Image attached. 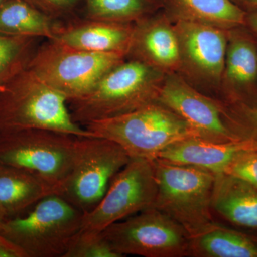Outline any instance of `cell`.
<instances>
[{"instance_id": "obj_1", "label": "cell", "mask_w": 257, "mask_h": 257, "mask_svg": "<svg viewBox=\"0 0 257 257\" xmlns=\"http://www.w3.org/2000/svg\"><path fill=\"white\" fill-rule=\"evenodd\" d=\"M165 76L143 61L126 57L108 71L87 95L69 101L72 119L84 127L157 102Z\"/></svg>"}, {"instance_id": "obj_2", "label": "cell", "mask_w": 257, "mask_h": 257, "mask_svg": "<svg viewBox=\"0 0 257 257\" xmlns=\"http://www.w3.org/2000/svg\"><path fill=\"white\" fill-rule=\"evenodd\" d=\"M68 101L28 68L0 86V133L47 130L93 136L72 119Z\"/></svg>"}, {"instance_id": "obj_3", "label": "cell", "mask_w": 257, "mask_h": 257, "mask_svg": "<svg viewBox=\"0 0 257 257\" xmlns=\"http://www.w3.org/2000/svg\"><path fill=\"white\" fill-rule=\"evenodd\" d=\"M84 128L93 136L119 145L130 159L151 161L177 142L199 138L183 118L158 101L127 114L93 121Z\"/></svg>"}, {"instance_id": "obj_4", "label": "cell", "mask_w": 257, "mask_h": 257, "mask_svg": "<svg viewBox=\"0 0 257 257\" xmlns=\"http://www.w3.org/2000/svg\"><path fill=\"white\" fill-rule=\"evenodd\" d=\"M154 165L158 186L154 207L178 223L190 238L216 222L211 209L215 174L160 158Z\"/></svg>"}, {"instance_id": "obj_5", "label": "cell", "mask_w": 257, "mask_h": 257, "mask_svg": "<svg viewBox=\"0 0 257 257\" xmlns=\"http://www.w3.org/2000/svg\"><path fill=\"white\" fill-rule=\"evenodd\" d=\"M84 213L58 194L42 198L23 215L5 220L0 234L27 257H64L82 229Z\"/></svg>"}, {"instance_id": "obj_6", "label": "cell", "mask_w": 257, "mask_h": 257, "mask_svg": "<svg viewBox=\"0 0 257 257\" xmlns=\"http://www.w3.org/2000/svg\"><path fill=\"white\" fill-rule=\"evenodd\" d=\"M126 57L79 50L52 40L41 42L28 68L69 101L88 93Z\"/></svg>"}, {"instance_id": "obj_7", "label": "cell", "mask_w": 257, "mask_h": 257, "mask_svg": "<svg viewBox=\"0 0 257 257\" xmlns=\"http://www.w3.org/2000/svg\"><path fill=\"white\" fill-rule=\"evenodd\" d=\"M77 138L47 130L0 133V164L30 172L57 194L72 168Z\"/></svg>"}, {"instance_id": "obj_8", "label": "cell", "mask_w": 257, "mask_h": 257, "mask_svg": "<svg viewBox=\"0 0 257 257\" xmlns=\"http://www.w3.org/2000/svg\"><path fill=\"white\" fill-rule=\"evenodd\" d=\"M130 160L114 142L77 137L72 168L57 194L87 214L100 202L112 179Z\"/></svg>"}, {"instance_id": "obj_9", "label": "cell", "mask_w": 257, "mask_h": 257, "mask_svg": "<svg viewBox=\"0 0 257 257\" xmlns=\"http://www.w3.org/2000/svg\"><path fill=\"white\" fill-rule=\"evenodd\" d=\"M120 256H189L190 236L175 220L152 207L110 225L102 231Z\"/></svg>"}, {"instance_id": "obj_10", "label": "cell", "mask_w": 257, "mask_h": 257, "mask_svg": "<svg viewBox=\"0 0 257 257\" xmlns=\"http://www.w3.org/2000/svg\"><path fill=\"white\" fill-rule=\"evenodd\" d=\"M157 190L154 161L130 159L112 179L100 202L84 214L82 229L102 231L114 223L154 207Z\"/></svg>"}, {"instance_id": "obj_11", "label": "cell", "mask_w": 257, "mask_h": 257, "mask_svg": "<svg viewBox=\"0 0 257 257\" xmlns=\"http://www.w3.org/2000/svg\"><path fill=\"white\" fill-rule=\"evenodd\" d=\"M173 23L180 52L177 74L201 92L219 99L228 30L192 22Z\"/></svg>"}, {"instance_id": "obj_12", "label": "cell", "mask_w": 257, "mask_h": 257, "mask_svg": "<svg viewBox=\"0 0 257 257\" xmlns=\"http://www.w3.org/2000/svg\"><path fill=\"white\" fill-rule=\"evenodd\" d=\"M158 102L183 118L198 137L213 143L236 141L222 101L201 92L177 73L167 74Z\"/></svg>"}, {"instance_id": "obj_13", "label": "cell", "mask_w": 257, "mask_h": 257, "mask_svg": "<svg viewBox=\"0 0 257 257\" xmlns=\"http://www.w3.org/2000/svg\"><path fill=\"white\" fill-rule=\"evenodd\" d=\"M257 99V36L245 26L228 30L219 100L224 104Z\"/></svg>"}, {"instance_id": "obj_14", "label": "cell", "mask_w": 257, "mask_h": 257, "mask_svg": "<svg viewBox=\"0 0 257 257\" xmlns=\"http://www.w3.org/2000/svg\"><path fill=\"white\" fill-rule=\"evenodd\" d=\"M150 64L164 73H178L180 52L175 25L164 11L135 23L127 57Z\"/></svg>"}, {"instance_id": "obj_15", "label": "cell", "mask_w": 257, "mask_h": 257, "mask_svg": "<svg viewBox=\"0 0 257 257\" xmlns=\"http://www.w3.org/2000/svg\"><path fill=\"white\" fill-rule=\"evenodd\" d=\"M134 28L135 23L69 18L60 20L52 40L79 50L127 57Z\"/></svg>"}, {"instance_id": "obj_16", "label": "cell", "mask_w": 257, "mask_h": 257, "mask_svg": "<svg viewBox=\"0 0 257 257\" xmlns=\"http://www.w3.org/2000/svg\"><path fill=\"white\" fill-rule=\"evenodd\" d=\"M257 150V143L239 140L217 143L192 137L177 142L161 152L158 158L177 164L192 165L213 173H224L240 152Z\"/></svg>"}, {"instance_id": "obj_17", "label": "cell", "mask_w": 257, "mask_h": 257, "mask_svg": "<svg viewBox=\"0 0 257 257\" xmlns=\"http://www.w3.org/2000/svg\"><path fill=\"white\" fill-rule=\"evenodd\" d=\"M211 209L233 226L257 231V189L242 179L216 174Z\"/></svg>"}, {"instance_id": "obj_18", "label": "cell", "mask_w": 257, "mask_h": 257, "mask_svg": "<svg viewBox=\"0 0 257 257\" xmlns=\"http://www.w3.org/2000/svg\"><path fill=\"white\" fill-rule=\"evenodd\" d=\"M55 189L27 171L0 164V214L5 220L25 214Z\"/></svg>"}, {"instance_id": "obj_19", "label": "cell", "mask_w": 257, "mask_h": 257, "mask_svg": "<svg viewBox=\"0 0 257 257\" xmlns=\"http://www.w3.org/2000/svg\"><path fill=\"white\" fill-rule=\"evenodd\" d=\"M164 13L172 22L187 21L229 30L245 25L246 13L232 0H165Z\"/></svg>"}, {"instance_id": "obj_20", "label": "cell", "mask_w": 257, "mask_h": 257, "mask_svg": "<svg viewBox=\"0 0 257 257\" xmlns=\"http://www.w3.org/2000/svg\"><path fill=\"white\" fill-rule=\"evenodd\" d=\"M189 256L257 257V236L215 222L190 238Z\"/></svg>"}, {"instance_id": "obj_21", "label": "cell", "mask_w": 257, "mask_h": 257, "mask_svg": "<svg viewBox=\"0 0 257 257\" xmlns=\"http://www.w3.org/2000/svg\"><path fill=\"white\" fill-rule=\"evenodd\" d=\"M60 20L47 16L25 0H5L0 5V35L53 40Z\"/></svg>"}, {"instance_id": "obj_22", "label": "cell", "mask_w": 257, "mask_h": 257, "mask_svg": "<svg viewBox=\"0 0 257 257\" xmlns=\"http://www.w3.org/2000/svg\"><path fill=\"white\" fill-rule=\"evenodd\" d=\"M85 18L135 23L162 7L157 0H85Z\"/></svg>"}, {"instance_id": "obj_23", "label": "cell", "mask_w": 257, "mask_h": 257, "mask_svg": "<svg viewBox=\"0 0 257 257\" xmlns=\"http://www.w3.org/2000/svg\"><path fill=\"white\" fill-rule=\"evenodd\" d=\"M42 38L0 35V86L28 68Z\"/></svg>"}, {"instance_id": "obj_24", "label": "cell", "mask_w": 257, "mask_h": 257, "mask_svg": "<svg viewBox=\"0 0 257 257\" xmlns=\"http://www.w3.org/2000/svg\"><path fill=\"white\" fill-rule=\"evenodd\" d=\"M224 104L226 120L235 136L257 143V99Z\"/></svg>"}, {"instance_id": "obj_25", "label": "cell", "mask_w": 257, "mask_h": 257, "mask_svg": "<svg viewBox=\"0 0 257 257\" xmlns=\"http://www.w3.org/2000/svg\"><path fill=\"white\" fill-rule=\"evenodd\" d=\"M64 257H121L106 241L102 231L81 229Z\"/></svg>"}, {"instance_id": "obj_26", "label": "cell", "mask_w": 257, "mask_h": 257, "mask_svg": "<svg viewBox=\"0 0 257 257\" xmlns=\"http://www.w3.org/2000/svg\"><path fill=\"white\" fill-rule=\"evenodd\" d=\"M224 173L242 179L257 189V150L240 152Z\"/></svg>"}, {"instance_id": "obj_27", "label": "cell", "mask_w": 257, "mask_h": 257, "mask_svg": "<svg viewBox=\"0 0 257 257\" xmlns=\"http://www.w3.org/2000/svg\"><path fill=\"white\" fill-rule=\"evenodd\" d=\"M44 14L57 20H67L82 0H25Z\"/></svg>"}, {"instance_id": "obj_28", "label": "cell", "mask_w": 257, "mask_h": 257, "mask_svg": "<svg viewBox=\"0 0 257 257\" xmlns=\"http://www.w3.org/2000/svg\"><path fill=\"white\" fill-rule=\"evenodd\" d=\"M0 257L27 256L21 248L0 234Z\"/></svg>"}, {"instance_id": "obj_29", "label": "cell", "mask_w": 257, "mask_h": 257, "mask_svg": "<svg viewBox=\"0 0 257 257\" xmlns=\"http://www.w3.org/2000/svg\"><path fill=\"white\" fill-rule=\"evenodd\" d=\"M246 13H257V0H232Z\"/></svg>"}, {"instance_id": "obj_30", "label": "cell", "mask_w": 257, "mask_h": 257, "mask_svg": "<svg viewBox=\"0 0 257 257\" xmlns=\"http://www.w3.org/2000/svg\"><path fill=\"white\" fill-rule=\"evenodd\" d=\"M245 26L257 36V13H246Z\"/></svg>"}, {"instance_id": "obj_31", "label": "cell", "mask_w": 257, "mask_h": 257, "mask_svg": "<svg viewBox=\"0 0 257 257\" xmlns=\"http://www.w3.org/2000/svg\"><path fill=\"white\" fill-rule=\"evenodd\" d=\"M4 217H3V215L0 214V228H1L2 225H3V222L5 221Z\"/></svg>"}, {"instance_id": "obj_32", "label": "cell", "mask_w": 257, "mask_h": 257, "mask_svg": "<svg viewBox=\"0 0 257 257\" xmlns=\"http://www.w3.org/2000/svg\"><path fill=\"white\" fill-rule=\"evenodd\" d=\"M157 2L160 3L161 5L163 6L164 3H165V0H157Z\"/></svg>"}, {"instance_id": "obj_33", "label": "cell", "mask_w": 257, "mask_h": 257, "mask_svg": "<svg viewBox=\"0 0 257 257\" xmlns=\"http://www.w3.org/2000/svg\"><path fill=\"white\" fill-rule=\"evenodd\" d=\"M5 1V0H0V5L3 4V3H4Z\"/></svg>"}]
</instances>
